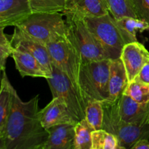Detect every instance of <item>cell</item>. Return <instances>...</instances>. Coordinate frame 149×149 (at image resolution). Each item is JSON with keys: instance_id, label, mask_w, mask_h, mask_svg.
Masks as SVG:
<instances>
[{"instance_id": "ac0fdd59", "label": "cell", "mask_w": 149, "mask_h": 149, "mask_svg": "<svg viewBox=\"0 0 149 149\" xmlns=\"http://www.w3.org/2000/svg\"><path fill=\"white\" fill-rule=\"evenodd\" d=\"M0 88V138L4 135L13 103L14 87L9 81L5 71H2Z\"/></svg>"}, {"instance_id": "7a4b0ae2", "label": "cell", "mask_w": 149, "mask_h": 149, "mask_svg": "<svg viewBox=\"0 0 149 149\" xmlns=\"http://www.w3.org/2000/svg\"><path fill=\"white\" fill-rule=\"evenodd\" d=\"M84 18L89 29L100 44L109 59L120 58L124 46L134 42L111 13L100 17Z\"/></svg>"}, {"instance_id": "cb8c5ba5", "label": "cell", "mask_w": 149, "mask_h": 149, "mask_svg": "<svg viewBox=\"0 0 149 149\" xmlns=\"http://www.w3.org/2000/svg\"><path fill=\"white\" fill-rule=\"evenodd\" d=\"M123 94L138 103H149V84L135 79L128 83Z\"/></svg>"}, {"instance_id": "d4e9b609", "label": "cell", "mask_w": 149, "mask_h": 149, "mask_svg": "<svg viewBox=\"0 0 149 149\" xmlns=\"http://www.w3.org/2000/svg\"><path fill=\"white\" fill-rule=\"evenodd\" d=\"M32 13H63L66 0H29Z\"/></svg>"}, {"instance_id": "2e32d148", "label": "cell", "mask_w": 149, "mask_h": 149, "mask_svg": "<svg viewBox=\"0 0 149 149\" xmlns=\"http://www.w3.org/2000/svg\"><path fill=\"white\" fill-rule=\"evenodd\" d=\"M63 13H71L82 17H100L110 13L106 0H66Z\"/></svg>"}, {"instance_id": "8992f818", "label": "cell", "mask_w": 149, "mask_h": 149, "mask_svg": "<svg viewBox=\"0 0 149 149\" xmlns=\"http://www.w3.org/2000/svg\"><path fill=\"white\" fill-rule=\"evenodd\" d=\"M104 110L103 129L114 134L122 149H130L140 139H149V123L135 125L120 119L115 102H102Z\"/></svg>"}, {"instance_id": "9a60e30c", "label": "cell", "mask_w": 149, "mask_h": 149, "mask_svg": "<svg viewBox=\"0 0 149 149\" xmlns=\"http://www.w3.org/2000/svg\"><path fill=\"white\" fill-rule=\"evenodd\" d=\"M76 124L67 123L48 129L49 136L42 149H74Z\"/></svg>"}, {"instance_id": "f546056e", "label": "cell", "mask_w": 149, "mask_h": 149, "mask_svg": "<svg viewBox=\"0 0 149 149\" xmlns=\"http://www.w3.org/2000/svg\"><path fill=\"white\" fill-rule=\"evenodd\" d=\"M148 123H149V119H148Z\"/></svg>"}, {"instance_id": "d6986e66", "label": "cell", "mask_w": 149, "mask_h": 149, "mask_svg": "<svg viewBox=\"0 0 149 149\" xmlns=\"http://www.w3.org/2000/svg\"><path fill=\"white\" fill-rule=\"evenodd\" d=\"M92 149H122L114 134L104 129L92 132Z\"/></svg>"}, {"instance_id": "f1b7e54d", "label": "cell", "mask_w": 149, "mask_h": 149, "mask_svg": "<svg viewBox=\"0 0 149 149\" xmlns=\"http://www.w3.org/2000/svg\"><path fill=\"white\" fill-rule=\"evenodd\" d=\"M149 149V140L143 138L137 141L131 149Z\"/></svg>"}, {"instance_id": "9c48e42d", "label": "cell", "mask_w": 149, "mask_h": 149, "mask_svg": "<svg viewBox=\"0 0 149 149\" xmlns=\"http://www.w3.org/2000/svg\"><path fill=\"white\" fill-rule=\"evenodd\" d=\"M11 42L15 49L26 51L34 56L52 75V61L47 45L34 39L17 26H15Z\"/></svg>"}, {"instance_id": "30bf717a", "label": "cell", "mask_w": 149, "mask_h": 149, "mask_svg": "<svg viewBox=\"0 0 149 149\" xmlns=\"http://www.w3.org/2000/svg\"><path fill=\"white\" fill-rule=\"evenodd\" d=\"M120 58L130 83L135 79L144 64L149 60V52L138 41L130 42L124 46Z\"/></svg>"}, {"instance_id": "52a82bcc", "label": "cell", "mask_w": 149, "mask_h": 149, "mask_svg": "<svg viewBox=\"0 0 149 149\" xmlns=\"http://www.w3.org/2000/svg\"><path fill=\"white\" fill-rule=\"evenodd\" d=\"M46 45L52 58V64L56 65L68 76L81 97L79 85V75L81 65V59L79 52L73 42L66 35L49 42Z\"/></svg>"}, {"instance_id": "83f0119b", "label": "cell", "mask_w": 149, "mask_h": 149, "mask_svg": "<svg viewBox=\"0 0 149 149\" xmlns=\"http://www.w3.org/2000/svg\"><path fill=\"white\" fill-rule=\"evenodd\" d=\"M135 79H138L142 82L149 84V60L144 64L142 69L140 71L138 77L135 78Z\"/></svg>"}, {"instance_id": "44dd1931", "label": "cell", "mask_w": 149, "mask_h": 149, "mask_svg": "<svg viewBox=\"0 0 149 149\" xmlns=\"http://www.w3.org/2000/svg\"><path fill=\"white\" fill-rule=\"evenodd\" d=\"M93 131H94V130L85 119L77 122L75 126L74 149H92Z\"/></svg>"}, {"instance_id": "4316f807", "label": "cell", "mask_w": 149, "mask_h": 149, "mask_svg": "<svg viewBox=\"0 0 149 149\" xmlns=\"http://www.w3.org/2000/svg\"><path fill=\"white\" fill-rule=\"evenodd\" d=\"M138 18L149 23V0H131Z\"/></svg>"}, {"instance_id": "5bb4252c", "label": "cell", "mask_w": 149, "mask_h": 149, "mask_svg": "<svg viewBox=\"0 0 149 149\" xmlns=\"http://www.w3.org/2000/svg\"><path fill=\"white\" fill-rule=\"evenodd\" d=\"M12 57L22 77H42L47 79L52 76L34 56L26 51L15 49Z\"/></svg>"}, {"instance_id": "ba28073f", "label": "cell", "mask_w": 149, "mask_h": 149, "mask_svg": "<svg viewBox=\"0 0 149 149\" xmlns=\"http://www.w3.org/2000/svg\"><path fill=\"white\" fill-rule=\"evenodd\" d=\"M47 81L52 97H61L77 122L84 119L86 105L68 76L52 64V76Z\"/></svg>"}, {"instance_id": "484cf974", "label": "cell", "mask_w": 149, "mask_h": 149, "mask_svg": "<svg viewBox=\"0 0 149 149\" xmlns=\"http://www.w3.org/2000/svg\"><path fill=\"white\" fill-rule=\"evenodd\" d=\"M4 28H0V68L1 71H5L7 58L12 56L15 50L11 40H9L7 35L4 33Z\"/></svg>"}, {"instance_id": "4fadbf2b", "label": "cell", "mask_w": 149, "mask_h": 149, "mask_svg": "<svg viewBox=\"0 0 149 149\" xmlns=\"http://www.w3.org/2000/svg\"><path fill=\"white\" fill-rule=\"evenodd\" d=\"M32 13L29 0H0V28L17 26Z\"/></svg>"}, {"instance_id": "7c38bea8", "label": "cell", "mask_w": 149, "mask_h": 149, "mask_svg": "<svg viewBox=\"0 0 149 149\" xmlns=\"http://www.w3.org/2000/svg\"><path fill=\"white\" fill-rule=\"evenodd\" d=\"M39 116L46 130L56 125L67 123L77 124L66 103L61 97H52L50 103L39 111Z\"/></svg>"}, {"instance_id": "e0dca14e", "label": "cell", "mask_w": 149, "mask_h": 149, "mask_svg": "<svg viewBox=\"0 0 149 149\" xmlns=\"http://www.w3.org/2000/svg\"><path fill=\"white\" fill-rule=\"evenodd\" d=\"M128 83L126 70L121 58L111 60L109 84V97L106 101L114 102L119 99L123 95Z\"/></svg>"}, {"instance_id": "603a6c76", "label": "cell", "mask_w": 149, "mask_h": 149, "mask_svg": "<svg viewBox=\"0 0 149 149\" xmlns=\"http://www.w3.org/2000/svg\"><path fill=\"white\" fill-rule=\"evenodd\" d=\"M117 20L119 26L126 31L134 42H137L136 33L139 31L141 33L146 30L149 31V23L142 19L133 17H123Z\"/></svg>"}, {"instance_id": "6da1fadb", "label": "cell", "mask_w": 149, "mask_h": 149, "mask_svg": "<svg viewBox=\"0 0 149 149\" xmlns=\"http://www.w3.org/2000/svg\"><path fill=\"white\" fill-rule=\"evenodd\" d=\"M39 95L29 101L20 99L14 90L13 103L0 149H42L49 132L39 116Z\"/></svg>"}, {"instance_id": "277c9868", "label": "cell", "mask_w": 149, "mask_h": 149, "mask_svg": "<svg viewBox=\"0 0 149 149\" xmlns=\"http://www.w3.org/2000/svg\"><path fill=\"white\" fill-rule=\"evenodd\" d=\"M63 15L66 20L67 36L79 52L81 64L109 58L100 44L89 29L84 17L71 13H63Z\"/></svg>"}, {"instance_id": "7402d4cb", "label": "cell", "mask_w": 149, "mask_h": 149, "mask_svg": "<svg viewBox=\"0 0 149 149\" xmlns=\"http://www.w3.org/2000/svg\"><path fill=\"white\" fill-rule=\"evenodd\" d=\"M106 2L109 12L116 20L123 17H138L131 0H106Z\"/></svg>"}, {"instance_id": "3957f363", "label": "cell", "mask_w": 149, "mask_h": 149, "mask_svg": "<svg viewBox=\"0 0 149 149\" xmlns=\"http://www.w3.org/2000/svg\"><path fill=\"white\" fill-rule=\"evenodd\" d=\"M111 64V59L109 58L81 64L79 85L85 105L91 100H108Z\"/></svg>"}, {"instance_id": "5b68a950", "label": "cell", "mask_w": 149, "mask_h": 149, "mask_svg": "<svg viewBox=\"0 0 149 149\" xmlns=\"http://www.w3.org/2000/svg\"><path fill=\"white\" fill-rule=\"evenodd\" d=\"M63 15V13H32L15 26L47 45L67 35L66 20Z\"/></svg>"}, {"instance_id": "8fae6325", "label": "cell", "mask_w": 149, "mask_h": 149, "mask_svg": "<svg viewBox=\"0 0 149 149\" xmlns=\"http://www.w3.org/2000/svg\"><path fill=\"white\" fill-rule=\"evenodd\" d=\"M114 102L118 114L124 122L135 125L148 123L149 103H138L124 94Z\"/></svg>"}, {"instance_id": "ffe728a7", "label": "cell", "mask_w": 149, "mask_h": 149, "mask_svg": "<svg viewBox=\"0 0 149 149\" xmlns=\"http://www.w3.org/2000/svg\"><path fill=\"white\" fill-rule=\"evenodd\" d=\"M103 118L104 110L103 103L97 100H89L86 105L84 119L94 130L103 129Z\"/></svg>"}]
</instances>
